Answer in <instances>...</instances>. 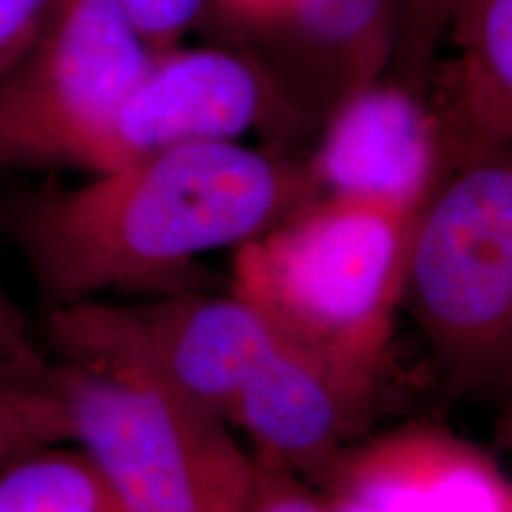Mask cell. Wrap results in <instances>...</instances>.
Returning <instances> with one entry per match:
<instances>
[{
    "instance_id": "obj_2",
    "label": "cell",
    "mask_w": 512,
    "mask_h": 512,
    "mask_svg": "<svg viewBox=\"0 0 512 512\" xmlns=\"http://www.w3.org/2000/svg\"><path fill=\"white\" fill-rule=\"evenodd\" d=\"M415 214L320 197L230 259V292L285 344L375 399L401 309Z\"/></svg>"
},
{
    "instance_id": "obj_21",
    "label": "cell",
    "mask_w": 512,
    "mask_h": 512,
    "mask_svg": "<svg viewBox=\"0 0 512 512\" xmlns=\"http://www.w3.org/2000/svg\"><path fill=\"white\" fill-rule=\"evenodd\" d=\"M505 399V406H503V413L501 418H498V441H501V446L505 451L512 456V392L508 396H503Z\"/></svg>"
},
{
    "instance_id": "obj_8",
    "label": "cell",
    "mask_w": 512,
    "mask_h": 512,
    "mask_svg": "<svg viewBox=\"0 0 512 512\" xmlns=\"http://www.w3.org/2000/svg\"><path fill=\"white\" fill-rule=\"evenodd\" d=\"M448 159V136L425 93L377 79L349 95L318 131L306 164L320 197L418 214Z\"/></svg>"
},
{
    "instance_id": "obj_7",
    "label": "cell",
    "mask_w": 512,
    "mask_h": 512,
    "mask_svg": "<svg viewBox=\"0 0 512 512\" xmlns=\"http://www.w3.org/2000/svg\"><path fill=\"white\" fill-rule=\"evenodd\" d=\"M249 131H302L259 62L228 48H169L150 64L114 119L102 171L171 147L240 143Z\"/></svg>"
},
{
    "instance_id": "obj_18",
    "label": "cell",
    "mask_w": 512,
    "mask_h": 512,
    "mask_svg": "<svg viewBox=\"0 0 512 512\" xmlns=\"http://www.w3.org/2000/svg\"><path fill=\"white\" fill-rule=\"evenodd\" d=\"M247 512H335V505L306 477L254 460Z\"/></svg>"
},
{
    "instance_id": "obj_11",
    "label": "cell",
    "mask_w": 512,
    "mask_h": 512,
    "mask_svg": "<svg viewBox=\"0 0 512 512\" xmlns=\"http://www.w3.org/2000/svg\"><path fill=\"white\" fill-rule=\"evenodd\" d=\"M375 399H368L283 339L261 363L228 413L256 463L313 482L344 448L361 439Z\"/></svg>"
},
{
    "instance_id": "obj_13",
    "label": "cell",
    "mask_w": 512,
    "mask_h": 512,
    "mask_svg": "<svg viewBox=\"0 0 512 512\" xmlns=\"http://www.w3.org/2000/svg\"><path fill=\"white\" fill-rule=\"evenodd\" d=\"M0 512H119L81 451L43 446L0 472Z\"/></svg>"
},
{
    "instance_id": "obj_20",
    "label": "cell",
    "mask_w": 512,
    "mask_h": 512,
    "mask_svg": "<svg viewBox=\"0 0 512 512\" xmlns=\"http://www.w3.org/2000/svg\"><path fill=\"white\" fill-rule=\"evenodd\" d=\"M235 29L252 36H273L292 12L294 0H207Z\"/></svg>"
},
{
    "instance_id": "obj_22",
    "label": "cell",
    "mask_w": 512,
    "mask_h": 512,
    "mask_svg": "<svg viewBox=\"0 0 512 512\" xmlns=\"http://www.w3.org/2000/svg\"><path fill=\"white\" fill-rule=\"evenodd\" d=\"M330 498V496H328ZM330 503L335 505V512H366L363 508H358V505L349 503V501H339V498H330Z\"/></svg>"
},
{
    "instance_id": "obj_4",
    "label": "cell",
    "mask_w": 512,
    "mask_h": 512,
    "mask_svg": "<svg viewBox=\"0 0 512 512\" xmlns=\"http://www.w3.org/2000/svg\"><path fill=\"white\" fill-rule=\"evenodd\" d=\"M69 441L95 465L119 512H247L254 458L219 415L155 375L55 361Z\"/></svg>"
},
{
    "instance_id": "obj_5",
    "label": "cell",
    "mask_w": 512,
    "mask_h": 512,
    "mask_svg": "<svg viewBox=\"0 0 512 512\" xmlns=\"http://www.w3.org/2000/svg\"><path fill=\"white\" fill-rule=\"evenodd\" d=\"M152 50L114 0H57L0 79V169L100 174L114 119Z\"/></svg>"
},
{
    "instance_id": "obj_6",
    "label": "cell",
    "mask_w": 512,
    "mask_h": 512,
    "mask_svg": "<svg viewBox=\"0 0 512 512\" xmlns=\"http://www.w3.org/2000/svg\"><path fill=\"white\" fill-rule=\"evenodd\" d=\"M46 332L57 361L140 368L223 422L280 342L264 316L230 290L64 306L48 311Z\"/></svg>"
},
{
    "instance_id": "obj_9",
    "label": "cell",
    "mask_w": 512,
    "mask_h": 512,
    "mask_svg": "<svg viewBox=\"0 0 512 512\" xmlns=\"http://www.w3.org/2000/svg\"><path fill=\"white\" fill-rule=\"evenodd\" d=\"M311 484L366 512H512L498 460L425 422L354 441Z\"/></svg>"
},
{
    "instance_id": "obj_14",
    "label": "cell",
    "mask_w": 512,
    "mask_h": 512,
    "mask_svg": "<svg viewBox=\"0 0 512 512\" xmlns=\"http://www.w3.org/2000/svg\"><path fill=\"white\" fill-rule=\"evenodd\" d=\"M55 394V361L38 347L29 320L0 283V399Z\"/></svg>"
},
{
    "instance_id": "obj_15",
    "label": "cell",
    "mask_w": 512,
    "mask_h": 512,
    "mask_svg": "<svg viewBox=\"0 0 512 512\" xmlns=\"http://www.w3.org/2000/svg\"><path fill=\"white\" fill-rule=\"evenodd\" d=\"M453 0H401L394 38V67L399 81L425 93L437 62L446 17Z\"/></svg>"
},
{
    "instance_id": "obj_17",
    "label": "cell",
    "mask_w": 512,
    "mask_h": 512,
    "mask_svg": "<svg viewBox=\"0 0 512 512\" xmlns=\"http://www.w3.org/2000/svg\"><path fill=\"white\" fill-rule=\"evenodd\" d=\"M152 53L178 46L207 0H114Z\"/></svg>"
},
{
    "instance_id": "obj_12",
    "label": "cell",
    "mask_w": 512,
    "mask_h": 512,
    "mask_svg": "<svg viewBox=\"0 0 512 512\" xmlns=\"http://www.w3.org/2000/svg\"><path fill=\"white\" fill-rule=\"evenodd\" d=\"M441 50L430 102L446 131L512 147V0H453Z\"/></svg>"
},
{
    "instance_id": "obj_1",
    "label": "cell",
    "mask_w": 512,
    "mask_h": 512,
    "mask_svg": "<svg viewBox=\"0 0 512 512\" xmlns=\"http://www.w3.org/2000/svg\"><path fill=\"white\" fill-rule=\"evenodd\" d=\"M316 200L306 164L242 143H200L76 188L24 192L5 209V230L55 311L105 294L211 290L200 256L235 249Z\"/></svg>"
},
{
    "instance_id": "obj_10",
    "label": "cell",
    "mask_w": 512,
    "mask_h": 512,
    "mask_svg": "<svg viewBox=\"0 0 512 512\" xmlns=\"http://www.w3.org/2000/svg\"><path fill=\"white\" fill-rule=\"evenodd\" d=\"M401 0H294L256 62L278 88L302 131L325 119L394 57Z\"/></svg>"
},
{
    "instance_id": "obj_19",
    "label": "cell",
    "mask_w": 512,
    "mask_h": 512,
    "mask_svg": "<svg viewBox=\"0 0 512 512\" xmlns=\"http://www.w3.org/2000/svg\"><path fill=\"white\" fill-rule=\"evenodd\" d=\"M57 0H0V79L27 53Z\"/></svg>"
},
{
    "instance_id": "obj_3",
    "label": "cell",
    "mask_w": 512,
    "mask_h": 512,
    "mask_svg": "<svg viewBox=\"0 0 512 512\" xmlns=\"http://www.w3.org/2000/svg\"><path fill=\"white\" fill-rule=\"evenodd\" d=\"M448 136L413 219L401 309L453 396L512 392V147Z\"/></svg>"
},
{
    "instance_id": "obj_16",
    "label": "cell",
    "mask_w": 512,
    "mask_h": 512,
    "mask_svg": "<svg viewBox=\"0 0 512 512\" xmlns=\"http://www.w3.org/2000/svg\"><path fill=\"white\" fill-rule=\"evenodd\" d=\"M69 441V420L57 394L0 399V472L27 453Z\"/></svg>"
}]
</instances>
